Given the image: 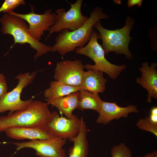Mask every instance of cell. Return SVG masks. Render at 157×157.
Returning a JSON list of instances; mask_svg holds the SVG:
<instances>
[{
	"label": "cell",
	"instance_id": "1",
	"mask_svg": "<svg viewBox=\"0 0 157 157\" xmlns=\"http://www.w3.org/2000/svg\"><path fill=\"white\" fill-rule=\"evenodd\" d=\"M109 18L102 8L95 7L82 26L73 31L64 29L60 32L56 38L55 43L52 46L51 51L58 52L60 55L63 56L75 50L77 48L84 46L90 39L94 24L101 19H107Z\"/></svg>",
	"mask_w": 157,
	"mask_h": 157
},
{
	"label": "cell",
	"instance_id": "2",
	"mask_svg": "<svg viewBox=\"0 0 157 157\" xmlns=\"http://www.w3.org/2000/svg\"><path fill=\"white\" fill-rule=\"evenodd\" d=\"M49 104L33 100L24 109L7 116H0V133L14 127H29L45 125L50 119L51 113Z\"/></svg>",
	"mask_w": 157,
	"mask_h": 157
},
{
	"label": "cell",
	"instance_id": "3",
	"mask_svg": "<svg viewBox=\"0 0 157 157\" xmlns=\"http://www.w3.org/2000/svg\"><path fill=\"white\" fill-rule=\"evenodd\" d=\"M135 22L133 18L128 16L124 27L114 30L104 28L100 20L94 24L93 27L97 30L100 35L102 40L101 45L105 55L113 51L117 54H124L126 58L131 59L133 57L129 46L132 38L130 36V33Z\"/></svg>",
	"mask_w": 157,
	"mask_h": 157
},
{
	"label": "cell",
	"instance_id": "4",
	"mask_svg": "<svg viewBox=\"0 0 157 157\" xmlns=\"http://www.w3.org/2000/svg\"><path fill=\"white\" fill-rule=\"evenodd\" d=\"M1 31L3 34L12 35L14 44L28 43L36 51L34 58H38L51 51L52 46L47 45L33 38L28 32V26L22 19L9 13H5L1 17Z\"/></svg>",
	"mask_w": 157,
	"mask_h": 157
},
{
	"label": "cell",
	"instance_id": "5",
	"mask_svg": "<svg viewBox=\"0 0 157 157\" xmlns=\"http://www.w3.org/2000/svg\"><path fill=\"white\" fill-rule=\"evenodd\" d=\"M101 39L99 32L94 29L87 44L83 47L77 48L75 52L87 56L94 62L95 64L93 65L89 64L85 65L86 69L101 71L107 74L111 78L115 79L126 69V66L124 64L120 65L113 64L106 59L104 50L98 41V40Z\"/></svg>",
	"mask_w": 157,
	"mask_h": 157
},
{
	"label": "cell",
	"instance_id": "6",
	"mask_svg": "<svg viewBox=\"0 0 157 157\" xmlns=\"http://www.w3.org/2000/svg\"><path fill=\"white\" fill-rule=\"evenodd\" d=\"M37 72L35 71L31 74L28 72L20 73L15 77L18 81L17 86L0 99V113L9 110V114H11L22 110L32 102L33 100L32 98L23 101L21 100L20 96L23 90L33 81Z\"/></svg>",
	"mask_w": 157,
	"mask_h": 157
},
{
	"label": "cell",
	"instance_id": "7",
	"mask_svg": "<svg viewBox=\"0 0 157 157\" xmlns=\"http://www.w3.org/2000/svg\"><path fill=\"white\" fill-rule=\"evenodd\" d=\"M82 0H77L73 3H69L71 7L67 12L62 8L56 10L55 22L49 30L47 37L54 33L60 32L64 29L75 30L85 24L89 17L82 13Z\"/></svg>",
	"mask_w": 157,
	"mask_h": 157
},
{
	"label": "cell",
	"instance_id": "8",
	"mask_svg": "<svg viewBox=\"0 0 157 157\" xmlns=\"http://www.w3.org/2000/svg\"><path fill=\"white\" fill-rule=\"evenodd\" d=\"M66 142V139L55 137L11 143L16 146L17 151L24 148H31L35 151V155L39 157H66L65 151L63 148Z\"/></svg>",
	"mask_w": 157,
	"mask_h": 157
},
{
	"label": "cell",
	"instance_id": "9",
	"mask_svg": "<svg viewBox=\"0 0 157 157\" xmlns=\"http://www.w3.org/2000/svg\"><path fill=\"white\" fill-rule=\"evenodd\" d=\"M81 122V119L74 115L72 118L68 119L54 111L45 126L55 137L69 140L79 133Z\"/></svg>",
	"mask_w": 157,
	"mask_h": 157
},
{
	"label": "cell",
	"instance_id": "10",
	"mask_svg": "<svg viewBox=\"0 0 157 157\" xmlns=\"http://www.w3.org/2000/svg\"><path fill=\"white\" fill-rule=\"evenodd\" d=\"M85 65L79 60H67L57 63L54 78L56 81L74 86H80L82 79Z\"/></svg>",
	"mask_w": 157,
	"mask_h": 157
},
{
	"label": "cell",
	"instance_id": "11",
	"mask_svg": "<svg viewBox=\"0 0 157 157\" xmlns=\"http://www.w3.org/2000/svg\"><path fill=\"white\" fill-rule=\"evenodd\" d=\"M9 13L18 16L27 22L29 24L28 32L35 40L39 41L45 31H49L54 24L55 14L50 9L42 14H38L33 10L28 13L22 14L13 11Z\"/></svg>",
	"mask_w": 157,
	"mask_h": 157
},
{
	"label": "cell",
	"instance_id": "12",
	"mask_svg": "<svg viewBox=\"0 0 157 157\" xmlns=\"http://www.w3.org/2000/svg\"><path fill=\"white\" fill-rule=\"evenodd\" d=\"M157 63L153 62L149 65L148 62H143L139 69L141 76L136 79L137 83L140 84L147 91V101L151 103L152 98L157 99Z\"/></svg>",
	"mask_w": 157,
	"mask_h": 157
},
{
	"label": "cell",
	"instance_id": "13",
	"mask_svg": "<svg viewBox=\"0 0 157 157\" xmlns=\"http://www.w3.org/2000/svg\"><path fill=\"white\" fill-rule=\"evenodd\" d=\"M139 112L137 106L129 105L126 107L118 106L116 102L102 101L96 122L97 123L106 125L113 119H118L122 117H127L130 113Z\"/></svg>",
	"mask_w": 157,
	"mask_h": 157
},
{
	"label": "cell",
	"instance_id": "14",
	"mask_svg": "<svg viewBox=\"0 0 157 157\" xmlns=\"http://www.w3.org/2000/svg\"><path fill=\"white\" fill-rule=\"evenodd\" d=\"M4 131L9 137L17 140H42L55 137L45 125L34 127H11L8 128Z\"/></svg>",
	"mask_w": 157,
	"mask_h": 157
},
{
	"label": "cell",
	"instance_id": "15",
	"mask_svg": "<svg viewBox=\"0 0 157 157\" xmlns=\"http://www.w3.org/2000/svg\"><path fill=\"white\" fill-rule=\"evenodd\" d=\"M107 81L103 72L89 70L84 71L80 86L81 89L99 94L104 92Z\"/></svg>",
	"mask_w": 157,
	"mask_h": 157
},
{
	"label": "cell",
	"instance_id": "16",
	"mask_svg": "<svg viewBox=\"0 0 157 157\" xmlns=\"http://www.w3.org/2000/svg\"><path fill=\"white\" fill-rule=\"evenodd\" d=\"M79 133L69 140L73 143L72 147L68 150V157H88V142L87 138V129L83 118L81 117Z\"/></svg>",
	"mask_w": 157,
	"mask_h": 157
},
{
	"label": "cell",
	"instance_id": "17",
	"mask_svg": "<svg viewBox=\"0 0 157 157\" xmlns=\"http://www.w3.org/2000/svg\"><path fill=\"white\" fill-rule=\"evenodd\" d=\"M79 98L78 91L56 99L47 100L49 104L56 107L66 118L71 119L74 115L73 111L78 108Z\"/></svg>",
	"mask_w": 157,
	"mask_h": 157
},
{
	"label": "cell",
	"instance_id": "18",
	"mask_svg": "<svg viewBox=\"0 0 157 157\" xmlns=\"http://www.w3.org/2000/svg\"><path fill=\"white\" fill-rule=\"evenodd\" d=\"M81 90L80 86L68 85L57 81H52L49 87L44 92L47 100L54 99L68 95Z\"/></svg>",
	"mask_w": 157,
	"mask_h": 157
},
{
	"label": "cell",
	"instance_id": "19",
	"mask_svg": "<svg viewBox=\"0 0 157 157\" xmlns=\"http://www.w3.org/2000/svg\"><path fill=\"white\" fill-rule=\"evenodd\" d=\"M79 98L78 108L81 111L87 109L94 110L99 113L102 101L98 94L83 90L79 91Z\"/></svg>",
	"mask_w": 157,
	"mask_h": 157
},
{
	"label": "cell",
	"instance_id": "20",
	"mask_svg": "<svg viewBox=\"0 0 157 157\" xmlns=\"http://www.w3.org/2000/svg\"><path fill=\"white\" fill-rule=\"evenodd\" d=\"M110 152L112 157H132L131 150L124 142L113 146Z\"/></svg>",
	"mask_w": 157,
	"mask_h": 157
},
{
	"label": "cell",
	"instance_id": "21",
	"mask_svg": "<svg viewBox=\"0 0 157 157\" xmlns=\"http://www.w3.org/2000/svg\"><path fill=\"white\" fill-rule=\"evenodd\" d=\"M136 126L139 129L151 133L157 137V125L152 123L148 117L140 118L137 122Z\"/></svg>",
	"mask_w": 157,
	"mask_h": 157
},
{
	"label": "cell",
	"instance_id": "22",
	"mask_svg": "<svg viewBox=\"0 0 157 157\" xmlns=\"http://www.w3.org/2000/svg\"><path fill=\"white\" fill-rule=\"evenodd\" d=\"M25 4L24 0H5L0 8V13H8L19 6Z\"/></svg>",
	"mask_w": 157,
	"mask_h": 157
},
{
	"label": "cell",
	"instance_id": "23",
	"mask_svg": "<svg viewBox=\"0 0 157 157\" xmlns=\"http://www.w3.org/2000/svg\"><path fill=\"white\" fill-rule=\"evenodd\" d=\"M8 85L4 75L0 73V99L7 92Z\"/></svg>",
	"mask_w": 157,
	"mask_h": 157
},
{
	"label": "cell",
	"instance_id": "24",
	"mask_svg": "<svg viewBox=\"0 0 157 157\" xmlns=\"http://www.w3.org/2000/svg\"><path fill=\"white\" fill-rule=\"evenodd\" d=\"M150 121L154 124L157 125V107L154 106L152 108L150 112V114L148 117Z\"/></svg>",
	"mask_w": 157,
	"mask_h": 157
},
{
	"label": "cell",
	"instance_id": "25",
	"mask_svg": "<svg viewBox=\"0 0 157 157\" xmlns=\"http://www.w3.org/2000/svg\"><path fill=\"white\" fill-rule=\"evenodd\" d=\"M142 2V0H128L127 2V6L129 8L135 5L140 7L141 6Z\"/></svg>",
	"mask_w": 157,
	"mask_h": 157
},
{
	"label": "cell",
	"instance_id": "26",
	"mask_svg": "<svg viewBox=\"0 0 157 157\" xmlns=\"http://www.w3.org/2000/svg\"><path fill=\"white\" fill-rule=\"evenodd\" d=\"M156 26L155 27V29H154V28L152 29L151 30V32L152 33V34L150 33H149V34H150V35H151L152 36H153V38L154 37V38H152L151 40V46L152 47H155V49H156V30H157L156 29Z\"/></svg>",
	"mask_w": 157,
	"mask_h": 157
},
{
	"label": "cell",
	"instance_id": "27",
	"mask_svg": "<svg viewBox=\"0 0 157 157\" xmlns=\"http://www.w3.org/2000/svg\"><path fill=\"white\" fill-rule=\"evenodd\" d=\"M138 157H153L152 152L151 153H148L144 156Z\"/></svg>",
	"mask_w": 157,
	"mask_h": 157
},
{
	"label": "cell",
	"instance_id": "28",
	"mask_svg": "<svg viewBox=\"0 0 157 157\" xmlns=\"http://www.w3.org/2000/svg\"><path fill=\"white\" fill-rule=\"evenodd\" d=\"M153 157H157V151H155L152 152Z\"/></svg>",
	"mask_w": 157,
	"mask_h": 157
}]
</instances>
